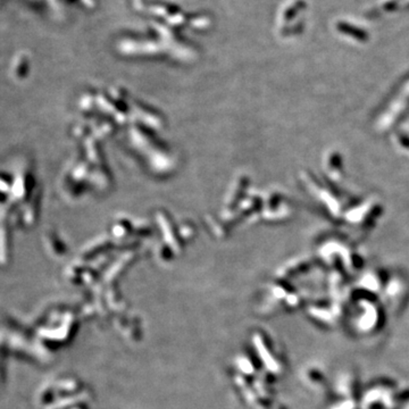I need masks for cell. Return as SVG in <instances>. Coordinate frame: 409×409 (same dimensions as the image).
<instances>
[{"mask_svg": "<svg viewBox=\"0 0 409 409\" xmlns=\"http://www.w3.org/2000/svg\"><path fill=\"white\" fill-rule=\"evenodd\" d=\"M340 392L343 397H346L347 400H353L355 393L358 390L357 378L351 374L343 375L339 381Z\"/></svg>", "mask_w": 409, "mask_h": 409, "instance_id": "obj_1", "label": "cell"}, {"mask_svg": "<svg viewBox=\"0 0 409 409\" xmlns=\"http://www.w3.org/2000/svg\"><path fill=\"white\" fill-rule=\"evenodd\" d=\"M307 380H308L313 385H315V387H319V388H322L323 385L325 384V382H324V375L322 374V372L319 370H313V368H310V370H308V372H307Z\"/></svg>", "mask_w": 409, "mask_h": 409, "instance_id": "obj_2", "label": "cell"}]
</instances>
